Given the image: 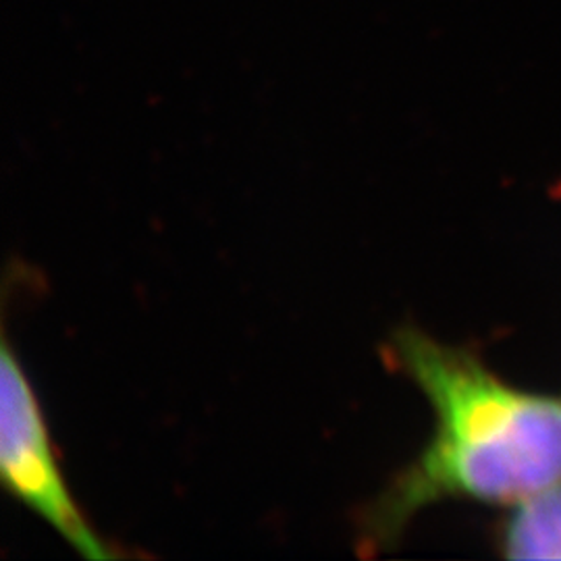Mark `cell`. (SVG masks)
Masks as SVG:
<instances>
[{
    "label": "cell",
    "instance_id": "obj_3",
    "mask_svg": "<svg viewBox=\"0 0 561 561\" xmlns=\"http://www.w3.org/2000/svg\"><path fill=\"white\" fill-rule=\"evenodd\" d=\"M495 545L507 560H561V481L507 505Z\"/></svg>",
    "mask_w": 561,
    "mask_h": 561
},
{
    "label": "cell",
    "instance_id": "obj_1",
    "mask_svg": "<svg viewBox=\"0 0 561 561\" xmlns=\"http://www.w3.org/2000/svg\"><path fill=\"white\" fill-rule=\"evenodd\" d=\"M382 356L421 389L435 426L416 460L358 512L362 556L391 551L433 503L507 507L561 481V398L514 387L474 350L419 327L396 329Z\"/></svg>",
    "mask_w": 561,
    "mask_h": 561
},
{
    "label": "cell",
    "instance_id": "obj_2",
    "mask_svg": "<svg viewBox=\"0 0 561 561\" xmlns=\"http://www.w3.org/2000/svg\"><path fill=\"white\" fill-rule=\"evenodd\" d=\"M0 481L4 491L41 516L85 560H115L73 500L55 456L41 401L11 341L0 354Z\"/></svg>",
    "mask_w": 561,
    "mask_h": 561
}]
</instances>
